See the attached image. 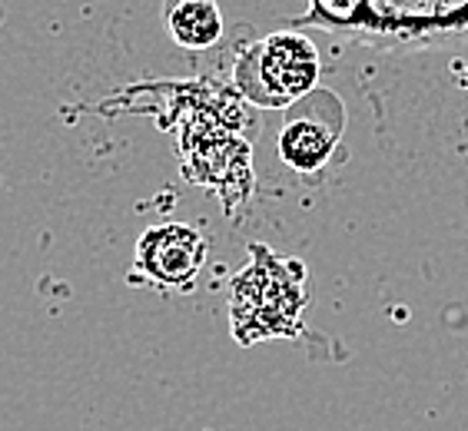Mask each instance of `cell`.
Here are the masks:
<instances>
[{"label": "cell", "mask_w": 468, "mask_h": 431, "mask_svg": "<svg viewBox=\"0 0 468 431\" xmlns=\"http://www.w3.org/2000/svg\"><path fill=\"white\" fill-rule=\"evenodd\" d=\"M306 302V266L252 243L250 262L229 282V322L239 345L299 335Z\"/></svg>", "instance_id": "obj_1"}, {"label": "cell", "mask_w": 468, "mask_h": 431, "mask_svg": "<svg viewBox=\"0 0 468 431\" xmlns=\"http://www.w3.org/2000/svg\"><path fill=\"white\" fill-rule=\"evenodd\" d=\"M319 50L306 34L280 30L262 37L236 60L233 83L250 103L266 110L292 107L319 83Z\"/></svg>", "instance_id": "obj_2"}, {"label": "cell", "mask_w": 468, "mask_h": 431, "mask_svg": "<svg viewBox=\"0 0 468 431\" xmlns=\"http://www.w3.org/2000/svg\"><path fill=\"white\" fill-rule=\"evenodd\" d=\"M7 20V7H4V0H0V24Z\"/></svg>", "instance_id": "obj_6"}, {"label": "cell", "mask_w": 468, "mask_h": 431, "mask_svg": "<svg viewBox=\"0 0 468 431\" xmlns=\"http://www.w3.org/2000/svg\"><path fill=\"white\" fill-rule=\"evenodd\" d=\"M209 239L189 223L150 226L133 252V272L163 292H189L207 266Z\"/></svg>", "instance_id": "obj_3"}, {"label": "cell", "mask_w": 468, "mask_h": 431, "mask_svg": "<svg viewBox=\"0 0 468 431\" xmlns=\"http://www.w3.org/2000/svg\"><path fill=\"white\" fill-rule=\"evenodd\" d=\"M163 27L183 50H209L223 40V14L217 0H163Z\"/></svg>", "instance_id": "obj_5"}, {"label": "cell", "mask_w": 468, "mask_h": 431, "mask_svg": "<svg viewBox=\"0 0 468 431\" xmlns=\"http://www.w3.org/2000/svg\"><path fill=\"white\" fill-rule=\"evenodd\" d=\"M465 87H468V73H465Z\"/></svg>", "instance_id": "obj_7"}, {"label": "cell", "mask_w": 468, "mask_h": 431, "mask_svg": "<svg viewBox=\"0 0 468 431\" xmlns=\"http://www.w3.org/2000/svg\"><path fill=\"white\" fill-rule=\"evenodd\" d=\"M343 133V117H329L323 110H296L280 130V160L292 173H319L329 166Z\"/></svg>", "instance_id": "obj_4"}]
</instances>
